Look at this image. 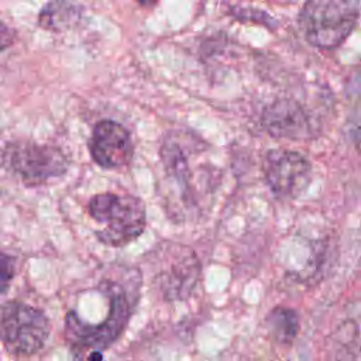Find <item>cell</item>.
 Returning a JSON list of instances; mask_svg holds the SVG:
<instances>
[{
    "mask_svg": "<svg viewBox=\"0 0 361 361\" xmlns=\"http://www.w3.org/2000/svg\"><path fill=\"white\" fill-rule=\"evenodd\" d=\"M80 11V6L71 0H51L42 7L38 24L45 30L63 31L78 23Z\"/></svg>",
    "mask_w": 361,
    "mask_h": 361,
    "instance_id": "cell-10",
    "label": "cell"
},
{
    "mask_svg": "<svg viewBox=\"0 0 361 361\" xmlns=\"http://www.w3.org/2000/svg\"><path fill=\"white\" fill-rule=\"evenodd\" d=\"M87 212L102 226L96 231L97 240L109 247L131 243L142 234L147 224L142 200L130 193H97L89 200Z\"/></svg>",
    "mask_w": 361,
    "mask_h": 361,
    "instance_id": "cell-2",
    "label": "cell"
},
{
    "mask_svg": "<svg viewBox=\"0 0 361 361\" xmlns=\"http://www.w3.org/2000/svg\"><path fill=\"white\" fill-rule=\"evenodd\" d=\"M89 152L100 168L123 169L134 157V141L123 124L104 118L93 127Z\"/></svg>",
    "mask_w": 361,
    "mask_h": 361,
    "instance_id": "cell-8",
    "label": "cell"
},
{
    "mask_svg": "<svg viewBox=\"0 0 361 361\" xmlns=\"http://www.w3.org/2000/svg\"><path fill=\"white\" fill-rule=\"evenodd\" d=\"M312 164L303 154L292 149H271L264 158V175L269 190L278 199L300 196L312 180Z\"/></svg>",
    "mask_w": 361,
    "mask_h": 361,
    "instance_id": "cell-6",
    "label": "cell"
},
{
    "mask_svg": "<svg viewBox=\"0 0 361 361\" xmlns=\"http://www.w3.org/2000/svg\"><path fill=\"white\" fill-rule=\"evenodd\" d=\"M271 337L281 344H290L299 331L298 313L293 309L276 306L267 316Z\"/></svg>",
    "mask_w": 361,
    "mask_h": 361,
    "instance_id": "cell-11",
    "label": "cell"
},
{
    "mask_svg": "<svg viewBox=\"0 0 361 361\" xmlns=\"http://www.w3.org/2000/svg\"><path fill=\"white\" fill-rule=\"evenodd\" d=\"M1 164L30 186L62 176L69 165L59 148L23 140L7 142L3 147Z\"/></svg>",
    "mask_w": 361,
    "mask_h": 361,
    "instance_id": "cell-5",
    "label": "cell"
},
{
    "mask_svg": "<svg viewBox=\"0 0 361 361\" xmlns=\"http://www.w3.org/2000/svg\"><path fill=\"white\" fill-rule=\"evenodd\" d=\"M358 14V0H306L299 13V27L309 44L333 49L353 32Z\"/></svg>",
    "mask_w": 361,
    "mask_h": 361,
    "instance_id": "cell-3",
    "label": "cell"
},
{
    "mask_svg": "<svg viewBox=\"0 0 361 361\" xmlns=\"http://www.w3.org/2000/svg\"><path fill=\"white\" fill-rule=\"evenodd\" d=\"M169 261H164L154 281L158 290L168 300L188 298L197 283L200 262L193 250L183 245L166 248Z\"/></svg>",
    "mask_w": 361,
    "mask_h": 361,
    "instance_id": "cell-7",
    "label": "cell"
},
{
    "mask_svg": "<svg viewBox=\"0 0 361 361\" xmlns=\"http://www.w3.org/2000/svg\"><path fill=\"white\" fill-rule=\"evenodd\" d=\"M161 158L168 173L179 182L186 183L189 178V165L183 145L178 135H168L161 147Z\"/></svg>",
    "mask_w": 361,
    "mask_h": 361,
    "instance_id": "cell-12",
    "label": "cell"
},
{
    "mask_svg": "<svg viewBox=\"0 0 361 361\" xmlns=\"http://www.w3.org/2000/svg\"><path fill=\"white\" fill-rule=\"evenodd\" d=\"M51 324L45 313L17 300L0 305V341L13 355L39 351L49 336Z\"/></svg>",
    "mask_w": 361,
    "mask_h": 361,
    "instance_id": "cell-4",
    "label": "cell"
},
{
    "mask_svg": "<svg viewBox=\"0 0 361 361\" xmlns=\"http://www.w3.org/2000/svg\"><path fill=\"white\" fill-rule=\"evenodd\" d=\"M16 275V258L0 251V295L4 293Z\"/></svg>",
    "mask_w": 361,
    "mask_h": 361,
    "instance_id": "cell-13",
    "label": "cell"
},
{
    "mask_svg": "<svg viewBox=\"0 0 361 361\" xmlns=\"http://www.w3.org/2000/svg\"><path fill=\"white\" fill-rule=\"evenodd\" d=\"M100 286L109 298V313L102 322L89 323L73 310L65 317V338L73 351H100L121 336L137 306L141 275L137 269H124L121 281L104 279Z\"/></svg>",
    "mask_w": 361,
    "mask_h": 361,
    "instance_id": "cell-1",
    "label": "cell"
},
{
    "mask_svg": "<svg viewBox=\"0 0 361 361\" xmlns=\"http://www.w3.org/2000/svg\"><path fill=\"white\" fill-rule=\"evenodd\" d=\"M261 123L272 137L305 140L313 134L309 116L295 100L282 99L271 103L262 111Z\"/></svg>",
    "mask_w": 361,
    "mask_h": 361,
    "instance_id": "cell-9",
    "label": "cell"
},
{
    "mask_svg": "<svg viewBox=\"0 0 361 361\" xmlns=\"http://www.w3.org/2000/svg\"><path fill=\"white\" fill-rule=\"evenodd\" d=\"M140 4H142V6H149V4H152V3H155L157 0H137Z\"/></svg>",
    "mask_w": 361,
    "mask_h": 361,
    "instance_id": "cell-15",
    "label": "cell"
},
{
    "mask_svg": "<svg viewBox=\"0 0 361 361\" xmlns=\"http://www.w3.org/2000/svg\"><path fill=\"white\" fill-rule=\"evenodd\" d=\"M16 39V31L0 20V51L13 45Z\"/></svg>",
    "mask_w": 361,
    "mask_h": 361,
    "instance_id": "cell-14",
    "label": "cell"
}]
</instances>
